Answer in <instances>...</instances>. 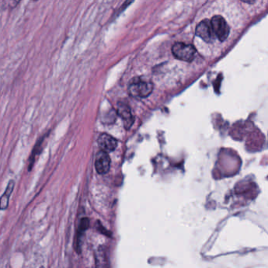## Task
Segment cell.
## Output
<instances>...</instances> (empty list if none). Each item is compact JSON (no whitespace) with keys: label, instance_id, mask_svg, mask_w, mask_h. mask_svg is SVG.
I'll return each instance as SVG.
<instances>
[{"label":"cell","instance_id":"obj_3","mask_svg":"<svg viewBox=\"0 0 268 268\" xmlns=\"http://www.w3.org/2000/svg\"><path fill=\"white\" fill-rule=\"evenodd\" d=\"M195 35L198 39H201L204 44H214L217 43V39L212 29L210 19L208 17H204L197 24Z\"/></svg>","mask_w":268,"mask_h":268},{"label":"cell","instance_id":"obj_1","mask_svg":"<svg viewBox=\"0 0 268 268\" xmlns=\"http://www.w3.org/2000/svg\"><path fill=\"white\" fill-rule=\"evenodd\" d=\"M209 19L217 42L223 44L231 35V25H230V21L220 14H216Z\"/></svg>","mask_w":268,"mask_h":268},{"label":"cell","instance_id":"obj_8","mask_svg":"<svg viewBox=\"0 0 268 268\" xmlns=\"http://www.w3.org/2000/svg\"><path fill=\"white\" fill-rule=\"evenodd\" d=\"M95 264L97 268H110V259L107 249L101 246L95 251Z\"/></svg>","mask_w":268,"mask_h":268},{"label":"cell","instance_id":"obj_7","mask_svg":"<svg viewBox=\"0 0 268 268\" xmlns=\"http://www.w3.org/2000/svg\"><path fill=\"white\" fill-rule=\"evenodd\" d=\"M117 114L120 115L124 122V128H126L127 130L130 129L131 127L134 124V118L129 105L124 102L118 103Z\"/></svg>","mask_w":268,"mask_h":268},{"label":"cell","instance_id":"obj_10","mask_svg":"<svg viewBox=\"0 0 268 268\" xmlns=\"http://www.w3.org/2000/svg\"><path fill=\"white\" fill-rule=\"evenodd\" d=\"M14 188H15V181L11 180V181L9 182L4 194H2V197H1V201H0V208H1V210H5V209L8 208L10 197H11V194H12Z\"/></svg>","mask_w":268,"mask_h":268},{"label":"cell","instance_id":"obj_6","mask_svg":"<svg viewBox=\"0 0 268 268\" xmlns=\"http://www.w3.org/2000/svg\"><path fill=\"white\" fill-rule=\"evenodd\" d=\"M98 144L101 148V151L105 153H110L112 151H115L117 147V140L114 137L112 136L107 133H102L99 135L98 138Z\"/></svg>","mask_w":268,"mask_h":268},{"label":"cell","instance_id":"obj_11","mask_svg":"<svg viewBox=\"0 0 268 268\" xmlns=\"http://www.w3.org/2000/svg\"><path fill=\"white\" fill-rule=\"evenodd\" d=\"M44 268V267H41V268Z\"/></svg>","mask_w":268,"mask_h":268},{"label":"cell","instance_id":"obj_5","mask_svg":"<svg viewBox=\"0 0 268 268\" xmlns=\"http://www.w3.org/2000/svg\"><path fill=\"white\" fill-rule=\"evenodd\" d=\"M95 168L98 173L100 175H105L110 169L111 160L108 153L104 151H99L95 157Z\"/></svg>","mask_w":268,"mask_h":268},{"label":"cell","instance_id":"obj_9","mask_svg":"<svg viewBox=\"0 0 268 268\" xmlns=\"http://www.w3.org/2000/svg\"><path fill=\"white\" fill-rule=\"evenodd\" d=\"M90 221L87 218H84L81 220V224L79 226L78 231H77V235L75 238V250H77V252H80L81 251V238H82L83 234L84 233L86 230L89 227Z\"/></svg>","mask_w":268,"mask_h":268},{"label":"cell","instance_id":"obj_2","mask_svg":"<svg viewBox=\"0 0 268 268\" xmlns=\"http://www.w3.org/2000/svg\"><path fill=\"white\" fill-rule=\"evenodd\" d=\"M153 90V83L141 77L132 79L128 85V93L133 98L144 99L148 97Z\"/></svg>","mask_w":268,"mask_h":268},{"label":"cell","instance_id":"obj_4","mask_svg":"<svg viewBox=\"0 0 268 268\" xmlns=\"http://www.w3.org/2000/svg\"><path fill=\"white\" fill-rule=\"evenodd\" d=\"M171 52L175 58L179 60L190 62L194 60L196 56L197 49L192 44L178 42L172 46Z\"/></svg>","mask_w":268,"mask_h":268}]
</instances>
